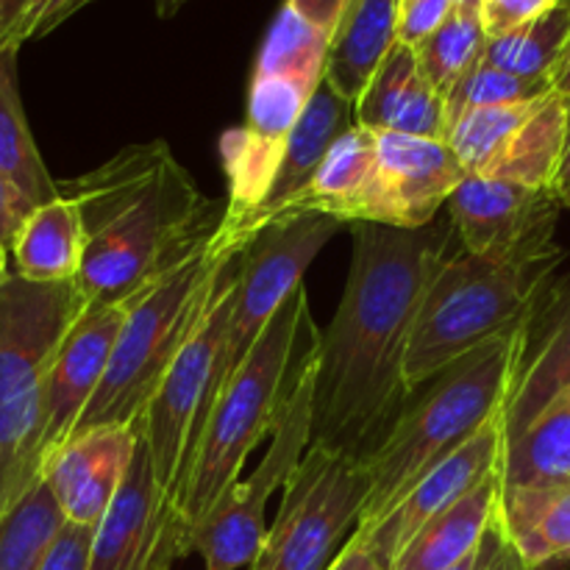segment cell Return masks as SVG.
Returning <instances> with one entry per match:
<instances>
[{
  "instance_id": "6da1fadb",
  "label": "cell",
  "mask_w": 570,
  "mask_h": 570,
  "mask_svg": "<svg viewBox=\"0 0 570 570\" xmlns=\"http://www.w3.org/2000/svg\"><path fill=\"white\" fill-rule=\"evenodd\" d=\"M343 301L317 334L312 443L367 462L410 401L404 360L426 287L449 259L454 223H354Z\"/></svg>"
},
{
  "instance_id": "7a4b0ae2",
  "label": "cell",
  "mask_w": 570,
  "mask_h": 570,
  "mask_svg": "<svg viewBox=\"0 0 570 570\" xmlns=\"http://www.w3.org/2000/svg\"><path fill=\"white\" fill-rule=\"evenodd\" d=\"M59 195L81 209L87 245L76 284L89 306L128 304L223 220L165 142L128 145L59 184Z\"/></svg>"
},
{
  "instance_id": "3957f363",
  "label": "cell",
  "mask_w": 570,
  "mask_h": 570,
  "mask_svg": "<svg viewBox=\"0 0 570 570\" xmlns=\"http://www.w3.org/2000/svg\"><path fill=\"white\" fill-rule=\"evenodd\" d=\"M527 321L429 379L417 387V399L410 395L395 426L367 460L371 493L356 529L382 521L429 471L476 438L493 417L504 415Z\"/></svg>"
},
{
  "instance_id": "277c9868",
  "label": "cell",
  "mask_w": 570,
  "mask_h": 570,
  "mask_svg": "<svg viewBox=\"0 0 570 570\" xmlns=\"http://www.w3.org/2000/svg\"><path fill=\"white\" fill-rule=\"evenodd\" d=\"M562 250L554 239L512 254L449 256L426 287L404 360L410 393L488 340L521 326L551 284Z\"/></svg>"
},
{
  "instance_id": "5b68a950",
  "label": "cell",
  "mask_w": 570,
  "mask_h": 570,
  "mask_svg": "<svg viewBox=\"0 0 570 570\" xmlns=\"http://www.w3.org/2000/svg\"><path fill=\"white\" fill-rule=\"evenodd\" d=\"M243 250L217 228L128 301L126 323L111 351L104 382L70 440L100 426H131L142 421L161 379L209 309L223 271Z\"/></svg>"
},
{
  "instance_id": "8992f818",
  "label": "cell",
  "mask_w": 570,
  "mask_h": 570,
  "mask_svg": "<svg viewBox=\"0 0 570 570\" xmlns=\"http://www.w3.org/2000/svg\"><path fill=\"white\" fill-rule=\"evenodd\" d=\"M87 306L76 282L0 284V515L42 479L45 387Z\"/></svg>"
},
{
  "instance_id": "52a82bcc",
  "label": "cell",
  "mask_w": 570,
  "mask_h": 570,
  "mask_svg": "<svg viewBox=\"0 0 570 570\" xmlns=\"http://www.w3.org/2000/svg\"><path fill=\"white\" fill-rule=\"evenodd\" d=\"M309 317V295L301 284L278 306L256 348L212 406L178 493V510L187 518L189 532L237 482L250 451L265 434L276 432L289 393V362Z\"/></svg>"
},
{
  "instance_id": "ba28073f",
  "label": "cell",
  "mask_w": 570,
  "mask_h": 570,
  "mask_svg": "<svg viewBox=\"0 0 570 570\" xmlns=\"http://www.w3.org/2000/svg\"><path fill=\"white\" fill-rule=\"evenodd\" d=\"M317 382V332L301 360L295 382L284 399L282 417L265 460L248 479L239 476L189 532V551L204 557L206 570H239L254 566L265 543V507L289 482L312 443V404Z\"/></svg>"
},
{
  "instance_id": "9c48e42d",
  "label": "cell",
  "mask_w": 570,
  "mask_h": 570,
  "mask_svg": "<svg viewBox=\"0 0 570 570\" xmlns=\"http://www.w3.org/2000/svg\"><path fill=\"white\" fill-rule=\"evenodd\" d=\"M371 493L367 462L309 445L250 570H328L340 540L360 527Z\"/></svg>"
},
{
  "instance_id": "30bf717a",
  "label": "cell",
  "mask_w": 570,
  "mask_h": 570,
  "mask_svg": "<svg viewBox=\"0 0 570 570\" xmlns=\"http://www.w3.org/2000/svg\"><path fill=\"white\" fill-rule=\"evenodd\" d=\"M243 254L223 271L209 309L204 312L193 337L187 340L167 376L161 379L148 412L142 415V438L148 445L150 465H154L159 484L176 504L189 460H193V451L204 432L206 415H209L217 360H220L223 337H226L228 321H232L234 287H237Z\"/></svg>"
},
{
  "instance_id": "8fae6325",
  "label": "cell",
  "mask_w": 570,
  "mask_h": 570,
  "mask_svg": "<svg viewBox=\"0 0 570 570\" xmlns=\"http://www.w3.org/2000/svg\"><path fill=\"white\" fill-rule=\"evenodd\" d=\"M343 226L345 223L326 215L289 217L262 228L254 243L245 248L237 287H234L232 321L217 360L209 412L234 373L256 348L278 306L293 295L295 287L304 284V273L309 271L315 256Z\"/></svg>"
},
{
  "instance_id": "7c38bea8",
  "label": "cell",
  "mask_w": 570,
  "mask_h": 570,
  "mask_svg": "<svg viewBox=\"0 0 570 570\" xmlns=\"http://www.w3.org/2000/svg\"><path fill=\"white\" fill-rule=\"evenodd\" d=\"M568 139V104L557 92L527 104L488 106L449 128V145L471 176L554 189Z\"/></svg>"
},
{
  "instance_id": "4fadbf2b",
  "label": "cell",
  "mask_w": 570,
  "mask_h": 570,
  "mask_svg": "<svg viewBox=\"0 0 570 570\" xmlns=\"http://www.w3.org/2000/svg\"><path fill=\"white\" fill-rule=\"evenodd\" d=\"M189 554V523L150 465L145 438L98 523L87 570H173Z\"/></svg>"
},
{
  "instance_id": "5bb4252c",
  "label": "cell",
  "mask_w": 570,
  "mask_h": 570,
  "mask_svg": "<svg viewBox=\"0 0 570 570\" xmlns=\"http://www.w3.org/2000/svg\"><path fill=\"white\" fill-rule=\"evenodd\" d=\"M465 176V165L443 139L379 134L376 173L356 204L351 226L376 223L404 232L426 228Z\"/></svg>"
},
{
  "instance_id": "9a60e30c",
  "label": "cell",
  "mask_w": 570,
  "mask_h": 570,
  "mask_svg": "<svg viewBox=\"0 0 570 570\" xmlns=\"http://www.w3.org/2000/svg\"><path fill=\"white\" fill-rule=\"evenodd\" d=\"M501 454H504V415L493 417L476 438L468 440L460 451L429 471L382 521L367 529H356L351 538L360 540L390 570L429 521L443 515L449 507L465 499L488 473L501 468Z\"/></svg>"
},
{
  "instance_id": "2e32d148",
  "label": "cell",
  "mask_w": 570,
  "mask_h": 570,
  "mask_svg": "<svg viewBox=\"0 0 570 570\" xmlns=\"http://www.w3.org/2000/svg\"><path fill=\"white\" fill-rule=\"evenodd\" d=\"M560 195L468 173L449 198L451 223L468 254H512L554 239Z\"/></svg>"
},
{
  "instance_id": "e0dca14e",
  "label": "cell",
  "mask_w": 570,
  "mask_h": 570,
  "mask_svg": "<svg viewBox=\"0 0 570 570\" xmlns=\"http://www.w3.org/2000/svg\"><path fill=\"white\" fill-rule=\"evenodd\" d=\"M126 315L128 304L87 306L67 332L45 387L42 468L70 440L89 401L98 393Z\"/></svg>"
},
{
  "instance_id": "ac0fdd59",
  "label": "cell",
  "mask_w": 570,
  "mask_h": 570,
  "mask_svg": "<svg viewBox=\"0 0 570 570\" xmlns=\"http://www.w3.org/2000/svg\"><path fill=\"white\" fill-rule=\"evenodd\" d=\"M570 387V273L551 282L529 312L523 351L504 406V443L521 438L534 417Z\"/></svg>"
},
{
  "instance_id": "d6986e66",
  "label": "cell",
  "mask_w": 570,
  "mask_h": 570,
  "mask_svg": "<svg viewBox=\"0 0 570 570\" xmlns=\"http://www.w3.org/2000/svg\"><path fill=\"white\" fill-rule=\"evenodd\" d=\"M142 421L131 426H100L67 440L42 468V479L53 490L70 523L98 527L115 501L137 445Z\"/></svg>"
},
{
  "instance_id": "ffe728a7",
  "label": "cell",
  "mask_w": 570,
  "mask_h": 570,
  "mask_svg": "<svg viewBox=\"0 0 570 570\" xmlns=\"http://www.w3.org/2000/svg\"><path fill=\"white\" fill-rule=\"evenodd\" d=\"M354 126V104L345 100L340 92H334L332 83L323 81L317 87V92L312 95L304 117L295 126L287 148H284V159L278 165L276 178H273L271 193L265 195L259 209L237 228V234L232 237L234 243L248 248L262 228L278 220L287 212V206L295 198H301L304 189L309 187L315 173L321 170L326 154L332 150V145Z\"/></svg>"
},
{
  "instance_id": "44dd1931",
  "label": "cell",
  "mask_w": 570,
  "mask_h": 570,
  "mask_svg": "<svg viewBox=\"0 0 570 570\" xmlns=\"http://www.w3.org/2000/svg\"><path fill=\"white\" fill-rule=\"evenodd\" d=\"M356 126L449 142L445 98L421 72L415 48L395 42L354 104Z\"/></svg>"
},
{
  "instance_id": "7402d4cb",
  "label": "cell",
  "mask_w": 570,
  "mask_h": 570,
  "mask_svg": "<svg viewBox=\"0 0 570 570\" xmlns=\"http://www.w3.org/2000/svg\"><path fill=\"white\" fill-rule=\"evenodd\" d=\"M401 0H348L328 42L326 81L356 104L384 56L399 42Z\"/></svg>"
},
{
  "instance_id": "603a6c76",
  "label": "cell",
  "mask_w": 570,
  "mask_h": 570,
  "mask_svg": "<svg viewBox=\"0 0 570 570\" xmlns=\"http://www.w3.org/2000/svg\"><path fill=\"white\" fill-rule=\"evenodd\" d=\"M501 468L482 479L465 499L429 521L412 538L390 570H449L482 546L484 532L499 515Z\"/></svg>"
},
{
  "instance_id": "cb8c5ba5",
  "label": "cell",
  "mask_w": 570,
  "mask_h": 570,
  "mask_svg": "<svg viewBox=\"0 0 570 570\" xmlns=\"http://www.w3.org/2000/svg\"><path fill=\"white\" fill-rule=\"evenodd\" d=\"M83 234L81 209L76 200L59 195L50 204L37 206L22 223L11 256L14 273L37 284L76 282L83 262Z\"/></svg>"
},
{
  "instance_id": "d4e9b609",
  "label": "cell",
  "mask_w": 570,
  "mask_h": 570,
  "mask_svg": "<svg viewBox=\"0 0 570 570\" xmlns=\"http://www.w3.org/2000/svg\"><path fill=\"white\" fill-rule=\"evenodd\" d=\"M379 165V134L371 128L354 126L332 145L323 159L321 170L315 173L309 187L301 198L287 206L278 220L301 215H326L351 226L356 204L365 195L373 173ZM276 223V220H273Z\"/></svg>"
},
{
  "instance_id": "484cf974",
  "label": "cell",
  "mask_w": 570,
  "mask_h": 570,
  "mask_svg": "<svg viewBox=\"0 0 570 570\" xmlns=\"http://www.w3.org/2000/svg\"><path fill=\"white\" fill-rule=\"evenodd\" d=\"M501 527L529 570L568 560L570 554V484L554 488H504L499 504Z\"/></svg>"
},
{
  "instance_id": "4316f807",
  "label": "cell",
  "mask_w": 570,
  "mask_h": 570,
  "mask_svg": "<svg viewBox=\"0 0 570 570\" xmlns=\"http://www.w3.org/2000/svg\"><path fill=\"white\" fill-rule=\"evenodd\" d=\"M501 482L504 488L570 484V387L534 417L521 438L504 443Z\"/></svg>"
},
{
  "instance_id": "83f0119b",
  "label": "cell",
  "mask_w": 570,
  "mask_h": 570,
  "mask_svg": "<svg viewBox=\"0 0 570 570\" xmlns=\"http://www.w3.org/2000/svg\"><path fill=\"white\" fill-rule=\"evenodd\" d=\"M17 53L20 50H0V173L33 206H42L59 198V184L45 167L28 128L17 83Z\"/></svg>"
},
{
  "instance_id": "f1b7e54d",
  "label": "cell",
  "mask_w": 570,
  "mask_h": 570,
  "mask_svg": "<svg viewBox=\"0 0 570 570\" xmlns=\"http://www.w3.org/2000/svg\"><path fill=\"white\" fill-rule=\"evenodd\" d=\"M65 523L53 490L39 479L0 515V570H42Z\"/></svg>"
},
{
  "instance_id": "f546056e",
  "label": "cell",
  "mask_w": 570,
  "mask_h": 570,
  "mask_svg": "<svg viewBox=\"0 0 570 570\" xmlns=\"http://www.w3.org/2000/svg\"><path fill=\"white\" fill-rule=\"evenodd\" d=\"M570 33V0H557L546 14L527 26L488 39L482 61L521 78H549Z\"/></svg>"
},
{
  "instance_id": "4dcf8cb0",
  "label": "cell",
  "mask_w": 570,
  "mask_h": 570,
  "mask_svg": "<svg viewBox=\"0 0 570 570\" xmlns=\"http://www.w3.org/2000/svg\"><path fill=\"white\" fill-rule=\"evenodd\" d=\"M484 45H488V31H484L482 6L454 0V9L440 22L438 31L415 45V56L423 76L445 98L462 72L482 59Z\"/></svg>"
},
{
  "instance_id": "1f68e13d",
  "label": "cell",
  "mask_w": 570,
  "mask_h": 570,
  "mask_svg": "<svg viewBox=\"0 0 570 570\" xmlns=\"http://www.w3.org/2000/svg\"><path fill=\"white\" fill-rule=\"evenodd\" d=\"M328 42H332V37L326 31L306 22L298 11L284 3L278 9L276 20L267 28V37L262 42L259 56H256L254 72L304 78V81L321 83L326 78Z\"/></svg>"
},
{
  "instance_id": "d6a6232c",
  "label": "cell",
  "mask_w": 570,
  "mask_h": 570,
  "mask_svg": "<svg viewBox=\"0 0 570 570\" xmlns=\"http://www.w3.org/2000/svg\"><path fill=\"white\" fill-rule=\"evenodd\" d=\"M549 78H521L510 76L504 70H495L488 61H473L460 81L445 95V115H449V128L460 120L462 115L473 109H488V106H510L527 104L551 95Z\"/></svg>"
},
{
  "instance_id": "836d02e7",
  "label": "cell",
  "mask_w": 570,
  "mask_h": 570,
  "mask_svg": "<svg viewBox=\"0 0 570 570\" xmlns=\"http://www.w3.org/2000/svg\"><path fill=\"white\" fill-rule=\"evenodd\" d=\"M92 0H31L17 26L9 31V37L3 39L0 50H20L26 42L48 37L50 31H56L61 22L70 20L76 11H81Z\"/></svg>"
},
{
  "instance_id": "e575fe53",
  "label": "cell",
  "mask_w": 570,
  "mask_h": 570,
  "mask_svg": "<svg viewBox=\"0 0 570 570\" xmlns=\"http://www.w3.org/2000/svg\"><path fill=\"white\" fill-rule=\"evenodd\" d=\"M557 0H482V20L488 39L504 37L527 26L534 17L546 14Z\"/></svg>"
},
{
  "instance_id": "d590c367",
  "label": "cell",
  "mask_w": 570,
  "mask_h": 570,
  "mask_svg": "<svg viewBox=\"0 0 570 570\" xmlns=\"http://www.w3.org/2000/svg\"><path fill=\"white\" fill-rule=\"evenodd\" d=\"M451 9H454V0H401L399 42L410 48L421 45L429 33L438 31Z\"/></svg>"
},
{
  "instance_id": "8d00e7d4",
  "label": "cell",
  "mask_w": 570,
  "mask_h": 570,
  "mask_svg": "<svg viewBox=\"0 0 570 570\" xmlns=\"http://www.w3.org/2000/svg\"><path fill=\"white\" fill-rule=\"evenodd\" d=\"M95 529L98 527H81V523L67 521L56 543L50 546L42 570H87Z\"/></svg>"
},
{
  "instance_id": "74e56055",
  "label": "cell",
  "mask_w": 570,
  "mask_h": 570,
  "mask_svg": "<svg viewBox=\"0 0 570 570\" xmlns=\"http://www.w3.org/2000/svg\"><path fill=\"white\" fill-rule=\"evenodd\" d=\"M476 570H529L523 557L518 554V549L512 546V540L507 538L499 515L493 518V523H490L488 532H484L482 557H479Z\"/></svg>"
},
{
  "instance_id": "f35d334b",
  "label": "cell",
  "mask_w": 570,
  "mask_h": 570,
  "mask_svg": "<svg viewBox=\"0 0 570 570\" xmlns=\"http://www.w3.org/2000/svg\"><path fill=\"white\" fill-rule=\"evenodd\" d=\"M37 209L9 178L0 173V243L11 250L17 234H20L22 223L28 220V215Z\"/></svg>"
},
{
  "instance_id": "ab89813d",
  "label": "cell",
  "mask_w": 570,
  "mask_h": 570,
  "mask_svg": "<svg viewBox=\"0 0 570 570\" xmlns=\"http://www.w3.org/2000/svg\"><path fill=\"white\" fill-rule=\"evenodd\" d=\"M284 3L298 11L306 22H312V26L332 37L348 0H284Z\"/></svg>"
},
{
  "instance_id": "60d3db41",
  "label": "cell",
  "mask_w": 570,
  "mask_h": 570,
  "mask_svg": "<svg viewBox=\"0 0 570 570\" xmlns=\"http://www.w3.org/2000/svg\"><path fill=\"white\" fill-rule=\"evenodd\" d=\"M328 570H387V566L373 551H367L360 540L348 538V543L340 549Z\"/></svg>"
},
{
  "instance_id": "b9f144b4",
  "label": "cell",
  "mask_w": 570,
  "mask_h": 570,
  "mask_svg": "<svg viewBox=\"0 0 570 570\" xmlns=\"http://www.w3.org/2000/svg\"><path fill=\"white\" fill-rule=\"evenodd\" d=\"M549 81H551V89H554L566 104H570V33L566 39V48H562L560 59H557L554 70H551Z\"/></svg>"
},
{
  "instance_id": "7bdbcfd3",
  "label": "cell",
  "mask_w": 570,
  "mask_h": 570,
  "mask_svg": "<svg viewBox=\"0 0 570 570\" xmlns=\"http://www.w3.org/2000/svg\"><path fill=\"white\" fill-rule=\"evenodd\" d=\"M28 3L31 0H0V48H3V39L9 37V31L22 17V11L28 9Z\"/></svg>"
},
{
  "instance_id": "ee69618b",
  "label": "cell",
  "mask_w": 570,
  "mask_h": 570,
  "mask_svg": "<svg viewBox=\"0 0 570 570\" xmlns=\"http://www.w3.org/2000/svg\"><path fill=\"white\" fill-rule=\"evenodd\" d=\"M570 189V104H568V139H566V150H562V161L560 170H557V181H554V193L566 195Z\"/></svg>"
},
{
  "instance_id": "f6af8a7d",
  "label": "cell",
  "mask_w": 570,
  "mask_h": 570,
  "mask_svg": "<svg viewBox=\"0 0 570 570\" xmlns=\"http://www.w3.org/2000/svg\"><path fill=\"white\" fill-rule=\"evenodd\" d=\"M154 3H156V14L165 17L167 20V17L178 14V11H181L189 0H154Z\"/></svg>"
},
{
  "instance_id": "bcb514c9",
  "label": "cell",
  "mask_w": 570,
  "mask_h": 570,
  "mask_svg": "<svg viewBox=\"0 0 570 570\" xmlns=\"http://www.w3.org/2000/svg\"><path fill=\"white\" fill-rule=\"evenodd\" d=\"M484 540V538H482ZM479 557H482V546H479L476 551H473L471 557H465V560L462 562H456L454 568H449V570H476V566H479Z\"/></svg>"
},
{
  "instance_id": "7dc6e473",
  "label": "cell",
  "mask_w": 570,
  "mask_h": 570,
  "mask_svg": "<svg viewBox=\"0 0 570 570\" xmlns=\"http://www.w3.org/2000/svg\"><path fill=\"white\" fill-rule=\"evenodd\" d=\"M11 273H14V271H9V248L0 243V284H3L6 278L11 276Z\"/></svg>"
},
{
  "instance_id": "c3c4849f",
  "label": "cell",
  "mask_w": 570,
  "mask_h": 570,
  "mask_svg": "<svg viewBox=\"0 0 570 570\" xmlns=\"http://www.w3.org/2000/svg\"><path fill=\"white\" fill-rule=\"evenodd\" d=\"M560 204H562V206H568V209H570V189H568L566 195H562V198H560Z\"/></svg>"
},
{
  "instance_id": "681fc988",
  "label": "cell",
  "mask_w": 570,
  "mask_h": 570,
  "mask_svg": "<svg viewBox=\"0 0 570 570\" xmlns=\"http://www.w3.org/2000/svg\"><path fill=\"white\" fill-rule=\"evenodd\" d=\"M568 560H570V554H568Z\"/></svg>"
}]
</instances>
